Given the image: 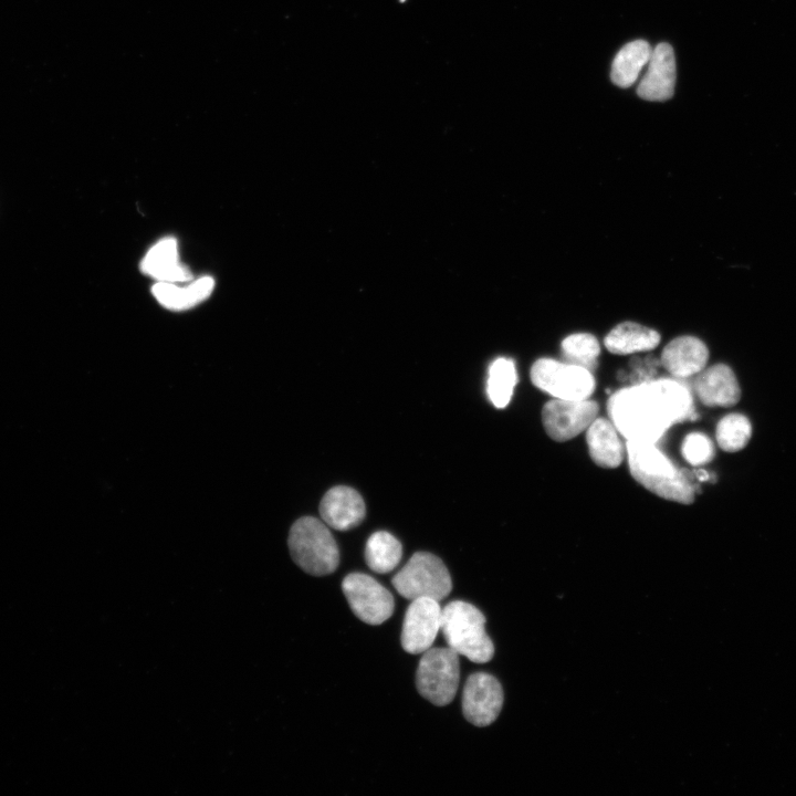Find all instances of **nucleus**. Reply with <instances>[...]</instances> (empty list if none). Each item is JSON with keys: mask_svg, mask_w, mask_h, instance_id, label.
<instances>
[{"mask_svg": "<svg viewBox=\"0 0 796 796\" xmlns=\"http://www.w3.org/2000/svg\"><path fill=\"white\" fill-rule=\"evenodd\" d=\"M709 359L706 345L694 336H679L662 350V366L678 379H685L703 370Z\"/></svg>", "mask_w": 796, "mask_h": 796, "instance_id": "nucleus-15", "label": "nucleus"}, {"mask_svg": "<svg viewBox=\"0 0 796 796\" xmlns=\"http://www.w3.org/2000/svg\"><path fill=\"white\" fill-rule=\"evenodd\" d=\"M140 270L158 282H187L192 279L189 269L178 258V244L174 238H165L154 244L140 263Z\"/></svg>", "mask_w": 796, "mask_h": 796, "instance_id": "nucleus-16", "label": "nucleus"}, {"mask_svg": "<svg viewBox=\"0 0 796 796\" xmlns=\"http://www.w3.org/2000/svg\"><path fill=\"white\" fill-rule=\"evenodd\" d=\"M503 689L489 673H472L463 688L462 712L475 726H486L496 720L503 705Z\"/></svg>", "mask_w": 796, "mask_h": 796, "instance_id": "nucleus-11", "label": "nucleus"}, {"mask_svg": "<svg viewBox=\"0 0 796 796\" xmlns=\"http://www.w3.org/2000/svg\"><path fill=\"white\" fill-rule=\"evenodd\" d=\"M517 381L515 364L506 357L496 358L489 367L486 394L496 408H505Z\"/></svg>", "mask_w": 796, "mask_h": 796, "instance_id": "nucleus-22", "label": "nucleus"}, {"mask_svg": "<svg viewBox=\"0 0 796 796\" xmlns=\"http://www.w3.org/2000/svg\"><path fill=\"white\" fill-rule=\"evenodd\" d=\"M391 583L409 600L425 597L440 601L452 589L448 568L439 557L428 552L415 553Z\"/></svg>", "mask_w": 796, "mask_h": 796, "instance_id": "nucleus-5", "label": "nucleus"}, {"mask_svg": "<svg viewBox=\"0 0 796 796\" xmlns=\"http://www.w3.org/2000/svg\"><path fill=\"white\" fill-rule=\"evenodd\" d=\"M652 49L645 40L627 43L615 56L611 80L619 87L631 86L640 71L648 64Z\"/></svg>", "mask_w": 796, "mask_h": 796, "instance_id": "nucleus-20", "label": "nucleus"}, {"mask_svg": "<svg viewBox=\"0 0 796 796\" xmlns=\"http://www.w3.org/2000/svg\"><path fill=\"white\" fill-rule=\"evenodd\" d=\"M752 436L750 420L741 413H730L716 425L715 437L719 447L727 452L743 449Z\"/></svg>", "mask_w": 796, "mask_h": 796, "instance_id": "nucleus-24", "label": "nucleus"}, {"mask_svg": "<svg viewBox=\"0 0 796 796\" xmlns=\"http://www.w3.org/2000/svg\"><path fill=\"white\" fill-rule=\"evenodd\" d=\"M365 512V503L360 494L344 485L328 490L320 504V514L324 523L338 531H347L359 525Z\"/></svg>", "mask_w": 796, "mask_h": 796, "instance_id": "nucleus-14", "label": "nucleus"}, {"mask_svg": "<svg viewBox=\"0 0 796 796\" xmlns=\"http://www.w3.org/2000/svg\"><path fill=\"white\" fill-rule=\"evenodd\" d=\"M400 542L390 533L378 531L367 541L365 561L368 567L379 574L389 573L401 559Z\"/></svg>", "mask_w": 796, "mask_h": 796, "instance_id": "nucleus-21", "label": "nucleus"}, {"mask_svg": "<svg viewBox=\"0 0 796 796\" xmlns=\"http://www.w3.org/2000/svg\"><path fill=\"white\" fill-rule=\"evenodd\" d=\"M289 549L295 564L307 574L333 573L339 563L337 544L326 524L313 516H303L292 525Z\"/></svg>", "mask_w": 796, "mask_h": 796, "instance_id": "nucleus-4", "label": "nucleus"}, {"mask_svg": "<svg viewBox=\"0 0 796 796\" xmlns=\"http://www.w3.org/2000/svg\"><path fill=\"white\" fill-rule=\"evenodd\" d=\"M683 458L692 465H702L714 457V447L709 437L701 432L688 434L681 447Z\"/></svg>", "mask_w": 796, "mask_h": 796, "instance_id": "nucleus-25", "label": "nucleus"}, {"mask_svg": "<svg viewBox=\"0 0 796 796\" xmlns=\"http://www.w3.org/2000/svg\"><path fill=\"white\" fill-rule=\"evenodd\" d=\"M626 452L630 473L643 488L669 501H694L693 472L677 469L656 443L627 440Z\"/></svg>", "mask_w": 796, "mask_h": 796, "instance_id": "nucleus-2", "label": "nucleus"}, {"mask_svg": "<svg viewBox=\"0 0 796 796\" xmlns=\"http://www.w3.org/2000/svg\"><path fill=\"white\" fill-rule=\"evenodd\" d=\"M342 589L354 615L366 624L380 625L394 612L395 601L390 591L366 574L347 575Z\"/></svg>", "mask_w": 796, "mask_h": 796, "instance_id": "nucleus-8", "label": "nucleus"}, {"mask_svg": "<svg viewBox=\"0 0 796 796\" xmlns=\"http://www.w3.org/2000/svg\"><path fill=\"white\" fill-rule=\"evenodd\" d=\"M440 630L448 647L475 663H485L494 654V646L485 631V617L473 605L453 600L441 611Z\"/></svg>", "mask_w": 796, "mask_h": 796, "instance_id": "nucleus-3", "label": "nucleus"}, {"mask_svg": "<svg viewBox=\"0 0 796 796\" xmlns=\"http://www.w3.org/2000/svg\"><path fill=\"white\" fill-rule=\"evenodd\" d=\"M660 343V334L635 322H624L611 329L604 339V345L612 354L627 355L656 348Z\"/></svg>", "mask_w": 796, "mask_h": 796, "instance_id": "nucleus-19", "label": "nucleus"}, {"mask_svg": "<svg viewBox=\"0 0 796 796\" xmlns=\"http://www.w3.org/2000/svg\"><path fill=\"white\" fill-rule=\"evenodd\" d=\"M442 608L432 598H417L408 606L401 630V646L411 654L431 648L441 626Z\"/></svg>", "mask_w": 796, "mask_h": 796, "instance_id": "nucleus-10", "label": "nucleus"}, {"mask_svg": "<svg viewBox=\"0 0 796 796\" xmlns=\"http://www.w3.org/2000/svg\"><path fill=\"white\" fill-rule=\"evenodd\" d=\"M460 679L459 654L449 647L423 652L416 673L418 692L434 705L449 704L455 696Z\"/></svg>", "mask_w": 796, "mask_h": 796, "instance_id": "nucleus-6", "label": "nucleus"}, {"mask_svg": "<svg viewBox=\"0 0 796 796\" xmlns=\"http://www.w3.org/2000/svg\"><path fill=\"white\" fill-rule=\"evenodd\" d=\"M646 74L638 87V95L652 102L669 100L674 92L675 59L668 43H660L652 49Z\"/></svg>", "mask_w": 796, "mask_h": 796, "instance_id": "nucleus-12", "label": "nucleus"}, {"mask_svg": "<svg viewBox=\"0 0 796 796\" xmlns=\"http://www.w3.org/2000/svg\"><path fill=\"white\" fill-rule=\"evenodd\" d=\"M213 287L214 280L211 276H202L184 287L175 283L157 282L151 287V292L164 307L182 311L193 307L208 298Z\"/></svg>", "mask_w": 796, "mask_h": 796, "instance_id": "nucleus-18", "label": "nucleus"}, {"mask_svg": "<svg viewBox=\"0 0 796 796\" xmlns=\"http://www.w3.org/2000/svg\"><path fill=\"white\" fill-rule=\"evenodd\" d=\"M692 390L703 405L710 407H731L741 397L737 379L724 364L713 365L694 375Z\"/></svg>", "mask_w": 796, "mask_h": 796, "instance_id": "nucleus-13", "label": "nucleus"}, {"mask_svg": "<svg viewBox=\"0 0 796 796\" xmlns=\"http://www.w3.org/2000/svg\"><path fill=\"white\" fill-rule=\"evenodd\" d=\"M599 353L600 346L597 338L588 333L572 334L562 342L564 360L590 371L597 366Z\"/></svg>", "mask_w": 796, "mask_h": 796, "instance_id": "nucleus-23", "label": "nucleus"}, {"mask_svg": "<svg viewBox=\"0 0 796 796\" xmlns=\"http://www.w3.org/2000/svg\"><path fill=\"white\" fill-rule=\"evenodd\" d=\"M586 440L589 455L597 465L614 469L624 460L625 450L610 420L596 418L587 428Z\"/></svg>", "mask_w": 796, "mask_h": 796, "instance_id": "nucleus-17", "label": "nucleus"}, {"mask_svg": "<svg viewBox=\"0 0 796 796\" xmlns=\"http://www.w3.org/2000/svg\"><path fill=\"white\" fill-rule=\"evenodd\" d=\"M609 420L628 441L657 443L675 423L695 418L690 387L678 378L645 380L614 392Z\"/></svg>", "mask_w": 796, "mask_h": 796, "instance_id": "nucleus-1", "label": "nucleus"}, {"mask_svg": "<svg viewBox=\"0 0 796 796\" xmlns=\"http://www.w3.org/2000/svg\"><path fill=\"white\" fill-rule=\"evenodd\" d=\"M535 387L556 399H588L595 390L590 370L552 358L537 359L530 371Z\"/></svg>", "mask_w": 796, "mask_h": 796, "instance_id": "nucleus-7", "label": "nucleus"}, {"mask_svg": "<svg viewBox=\"0 0 796 796\" xmlns=\"http://www.w3.org/2000/svg\"><path fill=\"white\" fill-rule=\"evenodd\" d=\"M598 404L594 400L552 399L542 409V422L546 433L555 441L573 439L597 418Z\"/></svg>", "mask_w": 796, "mask_h": 796, "instance_id": "nucleus-9", "label": "nucleus"}]
</instances>
